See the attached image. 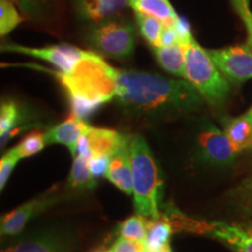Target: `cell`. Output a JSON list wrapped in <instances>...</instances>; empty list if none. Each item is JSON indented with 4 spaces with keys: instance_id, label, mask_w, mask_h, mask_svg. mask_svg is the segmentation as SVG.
<instances>
[{
    "instance_id": "1",
    "label": "cell",
    "mask_w": 252,
    "mask_h": 252,
    "mask_svg": "<svg viewBox=\"0 0 252 252\" xmlns=\"http://www.w3.org/2000/svg\"><path fill=\"white\" fill-rule=\"evenodd\" d=\"M116 97L126 112L146 118L190 113L204 100L188 81L137 70H118Z\"/></svg>"
},
{
    "instance_id": "2",
    "label": "cell",
    "mask_w": 252,
    "mask_h": 252,
    "mask_svg": "<svg viewBox=\"0 0 252 252\" xmlns=\"http://www.w3.org/2000/svg\"><path fill=\"white\" fill-rule=\"evenodd\" d=\"M55 75L68 93L71 115L78 118L89 117L117 96L118 70L94 52H86L69 71Z\"/></svg>"
},
{
    "instance_id": "3",
    "label": "cell",
    "mask_w": 252,
    "mask_h": 252,
    "mask_svg": "<svg viewBox=\"0 0 252 252\" xmlns=\"http://www.w3.org/2000/svg\"><path fill=\"white\" fill-rule=\"evenodd\" d=\"M128 151L137 214L150 220L159 219L162 189L159 167L151 153L149 145L140 134L130 135Z\"/></svg>"
},
{
    "instance_id": "4",
    "label": "cell",
    "mask_w": 252,
    "mask_h": 252,
    "mask_svg": "<svg viewBox=\"0 0 252 252\" xmlns=\"http://www.w3.org/2000/svg\"><path fill=\"white\" fill-rule=\"evenodd\" d=\"M186 58V81L193 86L202 98L220 108L228 99L230 94L229 81L220 74L219 68L195 39L182 43Z\"/></svg>"
},
{
    "instance_id": "5",
    "label": "cell",
    "mask_w": 252,
    "mask_h": 252,
    "mask_svg": "<svg viewBox=\"0 0 252 252\" xmlns=\"http://www.w3.org/2000/svg\"><path fill=\"white\" fill-rule=\"evenodd\" d=\"M89 39L100 54L112 59H128L135 48V31L128 23H104L91 32Z\"/></svg>"
},
{
    "instance_id": "6",
    "label": "cell",
    "mask_w": 252,
    "mask_h": 252,
    "mask_svg": "<svg viewBox=\"0 0 252 252\" xmlns=\"http://www.w3.org/2000/svg\"><path fill=\"white\" fill-rule=\"evenodd\" d=\"M206 50L230 83L242 84L252 78V50L249 45Z\"/></svg>"
},
{
    "instance_id": "7",
    "label": "cell",
    "mask_w": 252,
    "mask_h": 252,
    "mask_svg": "<svg viewBox=\"0 0 252 252\" xmlns=\"http://www.w3.org/2000/svg\"><path fill=\"white\" fill-rule=\"evenodd\" d=\"M188 229L208 234L228 244L236 252H252V223H224V222H195L184 223Z\"/></svg>"
},
{
    "instance_id": "8",
    "label": "cell",
    "mask_w": 252,
    "mask_h": 252,
    "mask_svg": "<svg viewBox=\"0 0 252 252\" xmlns=\"http://www.w3.org/2000/svg\"><path fill=\"white\" fill-rule=\"evenodd\" d=\"M197 152L202 161L213 166L231 165L236 157L225 132L210 123H207L198 133Z\"/></svg>"
},
{
    "instance_id": "9",
    "label": "cell",
    "mask_w": 252,
    "mask_h": 252,
    "mask_svg": "<svg viewBox=\"0 0 252 252\" xmlns=\"http://www.w3.org/2000/svg\"><path fill=\"white\" fill-rule=\"evenodd\" d=\"M2 52H12L25 54L32 58H35L49 62L55 65L60 71H69L86 54V50H82L77 47L65 45H56L42 47V48H31V47L20 45H4L1 47Z\"/></svg>"
},
{
    "instance_id": "10",
    "label": "cell",
    "mask_w": 252,
    "mask_h": 252,
    "mask_svg": "<svg viewBox=\"0 0 252 252\" xmlns=\"http://www.w3.org/2000/svg\"><path fill=\"white\" fill-rule=\"evenodd\" d=\"M56 201L58 198L54 195H43V196L33 198L23 206L15 208L11 213L6 214L5 216L1 217V225H0L1 236H13L19 234L32 217L45 212L47 208L53 206Z\"/></svg>"
},
{
    "instance_id": "11",
    "label": "cell",
    "mask_w": 252,
    "mask_h": 252,
    "mask_svg": "<svg viewBox=\"0 0 252 252\" xmlns=\"http://www.w3.org/2000/svg\"><path fill=\"white\" fill-rule=\"evenodd\" d=\"M72 245L74 242L69 234L50 231L20 242L2 252H72Z\"/></svg>"
},
{
    "instance_id": "12",
    "label": "cell",
    "mask_w": 252,
    "mask_h": 252,
    "mask_svg": "<svg viewBox=\"0 0 252 252\" xmlns=\"http://www.w3.org/2000/svg\"><path fill=\"white\" fill-rule=\"evenodd\" d=\"M90 125L84 122V119L78 118L75 115L63 121L54 127L49 128L46 133V143L50 144H62L67 146L72 156H76V149L78 140L83 134L89 131Z\"/></svg>"
},
{
    "instance_id": "13",
    "label": "cell",
    "mask_w": 252,
    "mask_h": 252,
    "mask_svg": "<svg viewBox=\"0 0 252 252\" xmlns=\"http://www.w3.org/2000/svg\"><path fill=\"white\" fill-rule=\"evenodd\" d=\"M128 140H130V135L127 140L112 156L105 178L122 191L127 195H132L133 194V180H132Z\"/></svg>"
},
{
    "instance_id": "14",
    "label": "cell",
    "mask_w": 252,
    "mask_h": 252,
    "mask_svg": "<svg viewBox=\"0 0 252 252\" xmlns=\"http://www.w3.org/2000/svg\"><path fill=\"white\" fill-rule=\"evenodd\" d=\"M82 17L88 20L100 21L113 17L130 6V0H77Z\"/></svg>"
},
{
    "instance_id": "15",
    "label": "cell",
    "mask_w": 252,
    "mask_h": 252,
    "mask_svg": "<svg viewBox=\"0 0 252 252\" xmlns=\"http://www.w3.org/2000/svg\"><path fill=\"white\" fill-rule=\"evenodd\" d=\"M87 135L88 140H89L90 150L93 151V153L109 154V156H113L116 153V151L128 138V135L122 134L115 130L93 127V126H90Z\"/></svg>"
},
{
    "instance_id": "16",
    "label": "cell",
    "mask_w": 252,
    "mask_h": 252,
    "mask_svg": "<svg viewBox=\"0 0 252 252\" xmlns=\"http://www.w3.org/2000/svg\"><path fill=\"white\" fill-rule=\"evenodd\" d=\"M224 132L236 153L252 149V123L247 115L223 121Z\"/></svg>"
},
{
    "instance_id": "17",
    "label": "cell",
    "mask_w": 252,
    "mask_h": 252,
    "mask_svg": "<svg viewBox=\"0 0 252 252\" xmlns=\"http://www.w3.org/2000/svg\"><path fill=\"white\" fill-rule=\"evenodd\" d=\"M134 13H143L157 18L163 25H173L179 18L169 0H130Z\"/></svg>"
},
{
    "instance_id": "18",
    "label": "cell",
    "mask_w": 252,
    "mask_h": 252,
    "mask_svg": "<svg viewBox=\"0 0 252 252\" xmlns=\"http://www.w3.org/2000/svg\"><path fill=\"white\" fill-rule=\"evenodd\" d=\"M231 212L242 219H252V174L226 195Z\"/></svg>"
},
{
    "instance_id": "19",
    "label": "cell",
    "mask_w": 252,
    "mask_h": 252,
    "mask_svg": "<svg viewBox=\"0 0 252 252\" xmlns=\"http://www.w3.org/2000/svg\"><path fill=\"white\" fill-rule=\"evenodd\" d=\"M153 49L158 62L165 70L175 76L186 78V58L182 43Z\"/></svg>"
},
{
    "instance_id": "20",
    "label": "cell",
    "mask_w": 252,
    "mask_h": 252,
    "mask_svg": "<svg viewBox=\"0 0 252 252\" xmlns=\"http://www.w3.org/2000/svg\"><path fill=\"white\" fill-rule=\"evenodd\" d=\"M173 232L172 223L166 219L147 220V235L145 241V249L150 251H158L168 247L169 238Z\"/></svg>"
},
{
    "instance_id": "21",
    "label": "cell",
    "mask_w": 252,
    "mask_h": 252,
    "mask_svg": "<svg viewBox=\"0 0 252 252\" xmlns=\"http://www.w3.org/2000/svg\"><path fill=\"white\" fill-rule=\"evenodd\" d=\"M27 18L46 21L52 18L56 9V0H11Z\"/></svg>"
},
{
    "instance_id": "22",
    "label": "cell",
    "mask_w": 252,
    "mask_h": 252,
    "mask_svg": "<svg viewBox=\"0 0 252 252\" xmlns=\"http://www.w3.org/2000/svg\"><path fill=\"white\" fill-rule=\"evenodd\" d=\"M30 119L28 112L21 108L14 100H5L0 108V134L18 127L19 124Z\"/></svg>"
},
{
    "instance_id": "23",
    "label": "cell",
    "mask_w": 252,
    "mask_h": 252,
    "mask_svg": "<svg viewBox=\"0 0 252 252\" xmlns=\"http://www.w3.org/2000/svg\"><path fill=\"white\" fill-rule=\"evenodd\" d=\"M90 159L91 157L80 156V154L75 156L70 175H69V186L71 188H93L97 184L89 169Z\"/></svg>"
},
{
    "instance_id": "24",
    "label": "cell",
    "mask_w": 252,
    "mask_h": 252,
    "mask_svg": "<svg viewBox=\"0 0 252 252\" xmlns=\"http://www.w3.org/2000/svg\"><path fill=\"white\" fill-rule=\"evenodd\" d=\"M135 20H137L141 36L147 41V43L153 48L160 47V34L163 27L161 21L143 13H135Z\"/></svg>"
},
{
    "instance_id": "25",
    "label": "cell",
    "mask_w": 252,
    "mask_h": 252,
    "mask_svg": "<svg viewBox=\"0 0 252 252\" xmlns=\"http://www.w3.org/2000/svg\"><path fill=\"white\" fill-rule=\"evenodd\" d=\"M121 237L130 239L135 243L145 245L147 235V220L146 217L140 215L132 216L122 223L118 229Z\"/></svg>"
},
{
    "instance_id": "26",
    "label": "cell",
    "mask_w": 252,
    "mask_h": 252,
    "mask_svg": "<svg viewBox=\"0 0 252 252\" xmlns=\"http://www.w3.org/2000/svg\"><path fill=\"white\" fill-rule=\"evenodd\" d=\"M24 19L19 14L13 1L0 0V35H7L19 24L23 23Z\"/></svg>"
},
{
    "instance_id": "27",
    "label": "cell",
    "mask_w": 252,
    "mask_h": 252,
    "mask_svg": "<svg viewBox=\"0 0 252 252\" xmlns=\"http://www.w3.org/2000/svg\"><path fill=\"white\" fill-rule=\"evenodd\" d=\"M46 133L45 132H41L39 130L31 132L30 134H27L23 140L15 146V150L19 156L23 158H27L34 154L39 153L40 151H42L46 147Z\"/></svg>"
},
{
    "instance_id": "28",
    "label": "cell",
    "mask_w": 252,
    "mask_h": 252,
    "mask_svg": "<svg viewBox=\"0 0 252 252\" xmlns=\"http://www.w3.org/2000/svg\"><path fill=\"white\" fill-rule=\"evenodd\" d=\"M21 157L19 156L15 147L8 150L4 156H2L1 160H0V189H4V187L7 184L8 178L11 176L12 172L17 166L19 160Z\"/></svg>"
},
{
    "instance_id": "29",
    "label": "cell",
    "mask_w": 252,
    "mask_h": 252,
    "mask_svg": "<svg viewBox=\"0 0 252 252\" xmlns=\"http://www.w3.org/2000/svg\"><path fill=\"white\" fill-rule=\"evenodd\" d=\"M111 158L112 156H109V154L93 153V157L89 160V169L94 180L97 181V179L103 178V176L105 178L110 162H111Z\"/></svg>"
},
{
    "instance_id": "30",
    "label": "cell",
    "mask_w": 252,
    "mask_h": 252,
    "mask_svg": "<svg viewBox=\"0 0 252 252\" xmlns=\"http://www.w3.org/2000/svg\"><path fill=\"white\" fill-rule=\"evenodd\" d=\"M176 43L180 42V37H179L178 31L173 25H163L161 34H160V47H169L174 46ZM159 48V47H158Z\"/></svg>"
},
{
    "instance_id": "31",
    "label": "cell",
    "mask_w": 252,
    "mask_h": 252,
    "mask_svg": "<svg viewBox=\"0 0 252 252\" xmlns=\"http://www.w3.org/2000/svg\"><path fill=\"white\" fill-rule=\"evenodd\" d=\"M145 245L135 243L130 239L119 237L116 243L110 249V252H144Z\"/></svg>"
},
{
    "instance_id": "32",
    "label": "cell",
    "mask_w": 252,
    "mask_h": 252,
    "mask_svg": "<svg viewBox=\"0 0 252 252\" xmlns=\"http://www.w3.org/2000/svg\"><path fill=\"white\" fill-rule=\"evenodd\" d=\"M174 26L176 28V31H178L181 43H187L190 40L194 39L193 34H191V31H190V25L188 24V21L186 20L185 18L179 17L176 19Z\"/></svg>"
},
{
    "instance_id": "33",
    "label": "cell",
    "mask_w": 252,
    "mask_h": 252,
    "mask_svg": "<svg viewBox=\"0 0 252 252\" xmlns=\"http://www.w3.org/2000/svg\"><path fill=\"white\" fill-rule=\"evenodd\" d=\"M37 126H39V124H36V123H32V124H23L21 126H18V127H14L13 130L6 132V133L1 134V138H0V146H1V149H4L5 145L7 144L8 141L14 137V135L21 133V132L31 130V128H35Z\"/></svg>"
},
{
    "instance_id": "34",
    "label": "cell",
    "mask_w": 252,
    "mask_h": 252,
    "mask_svg": "<svg viewBox=\"0 0 252 252\" xmlns=\"http://www.w3.org/2000/svg\"><path fill=\"white\" fill-rule=\"evenodd\" d=\"M238 14L241 15V18L243 19L245 27L248 31V45L252 50V13L250 11V7L245 8L243 11L238 12Z\"/></svg>"
},
{
    "instance_id": "35",
    "label": "cell",
    "mask_w": 252,
    "mask_h": 252,
    "mask_svg": "<svg viewBox=\"0 0 252 252\" xmlns=\"http://www.w3.org/2000/svg\"><path fill=\"white\" fill-rule=\"evenodd\" d=\"M249 1H250V0H232L237 12H241L245 8H249Z\"/></svg>"
},
{
    "instance_id": "36",
    "label": "cell",
    "mask_w": 252,
    "mask_h": 252,
    "mask_svg": "<svg viewBox=\"0 0 252 252\" xmlns=\"http://www.w3.org/2000/svg\"><path fill=\"white\" fill-rule=\"evenodd\" d=\"M144 252H172V250H171V247L168 245V247L163 248V249H161V250H158V251H150V250H147V249H145Z\"/></svg>"
},
{
    "instance_id": "37",
    "label": "cell",
    "mask_w": 252,
    "mask_h": 252,
    "mask_svg": "<svg viewBox=\"0 0 252 252\" xmlns=\"http://www.w3.org/2000/svg\"><path fill=\"white\" fill-rule=\"evenodd\" d=\"M245 115H247V116H248V118H249V119H250V121H251V123H252V106H251V109H250V110H249V111H248L247 113H245Z\"/></svg>"
},
{
    "instance_id": "38",
    "label": "cell",
    "mask_w": 252,
    "mask_h": 252,
    "mask_svg": "<svg viewBox=\"0 0 252 252\" xmlns=\"http://www.w3.org/2000/svg\"><path fill=\"white\" fill-rule=\"evenodd\" d=\"M94 252H110V251H104V250H97V251H94Z\"/></svg>"
}]
</instances>
